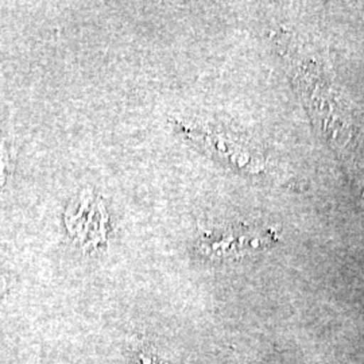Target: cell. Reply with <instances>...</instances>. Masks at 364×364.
Segmentation results:
<instances>
[{"label":"cell","instance_id":"cell-1","mask_svg":"<svg viewBox=\"0 0 364 364\" xmlns=\"http://www.w3.org/2000/svg\"><path fill=\"white\" fill-rule=\"evenodd\" d=\"M287 64L313 124L346 162L356 151V127L344 95L323 65L299 50L287 52Z\"/></svg>","mask_w":364,"mask_h":364},{"label":"cell","instance_id":"cell-2","mask_svg":"<svg viewBox=\"0 0 364 364\" xmlns=\"http://www.w3.org/2000/svg\"><path fill=\"white\" fill-rule=\"evenodd\" d=\"M278 240L279 234L273 228L234 225L204 232L198 239L197 247L209 259H236L266 251L277 245Z\"/></svg>","mask_w":364,"mask_h":364},{"label":"cell","instance_id":"cell-3","mask_svg":"<svg viewBox=\"0 0 364 364\" xmlns=\"http://www.w3.org/2000/svg\"><path fill=\"white\" fill-rule=\"evenodd\" d=\"M108 216L105 204L90 191H84L69 204L65 213L68 232L85 251L103 246L107 240Z\"/></svg>","mask_w":364,"mask_h":364},{"label":"cell","instance_id":"cell-4","mask_svg":"<svg viewBox=\"0 0 364 364\" xmlns=\"http://www.w3.org/2000/svg\"><path fill=\"white\" fill-rule=\"evenodd\" d=\"M11 166L10 154L6 144L0 141V186H3L7 180V173Z\"/></svg>","mask_w":364,"mask_h":364},{"label":"cell","instance_id":"cell-5","mask_svg":"<svg viewBox=\"0 0 364 364\" xmlns=\"http://www.w3.org/2000/svg\"><path fill=\"white\" fill-rule=\"evenodd\" d=\"M139 362H141V364H166L164 360H161L156 355H154L153 352L146 351V350L141 352Z\"/></svg>","mask_w":364,"mask_h":364},{"label":"cell","instance_id":"cell-6","mask_svg":"<svg viewBox=\"0 0 364 364\" xmlns=\"http://www.w3.org/2000/svg\"><path fill=\"white\" fill-rule=\"evenodd\" d=\"M4 293H6V281H4V278L0 275V299L4 296Z\"/></svg>","mask_w":364,"mask_h":364}]
</instances>
